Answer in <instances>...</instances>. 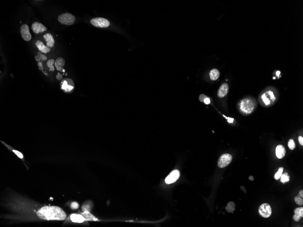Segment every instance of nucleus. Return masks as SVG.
Segmentation results:
<instances>
[{"instance_id":"nucleus-1","label":"nucleus","mask_w":303,"mask_h":227,"mask_svg":"<svg viewBox=\"0 0 303 227\" xmlns=\"http://www.w3.org/2000/svg\"><path fill=\"white\" fill-rule=\"evenodd\" d=\"M41 219L47 220H64L66 218V213L60 207L55 206H45L36 213Z\"/></svg>"},{"instance_id":"nucleus-2","label":"nucleus","mask_w":303,"mask_h":227,"mask_svg":"<svg viewBox=\"0 0 303 227\" xmlns=\"http://www.w3.org/2000/svg\"><path fill=\"white\" fill-rule=\"evenodd\" d=\"M240 109L243 114H250L253 112L255 107V103L250 99H244L240 103Z\"/></svg>"},{"instance_id":"nucleus-3","label":"nucleus","mask_w":303,"mask_h":227,"mask_svg":"<svg viewBox=\"0 0 303 227\" xmlns=\"http://www.w3.org/2000/svg\"><path fill=\"white\" fill-rule=\"evenodd\" d=\"M75 21V17L71 14L66 12L63 13L58 16V21L61 25L68 26L72 25L74 24Z\"/></svg>"},{"instance_id":"nucleus-4","label":"nucleus","mask_w":303,"mask_h":227,"mask_svg":"<svg viewBox=\"0 0 303 227\" xmlns=\"http://www.w3.org/2000/svg\"><path fill=\"white\" fill-rule=\"evenodd\" d=\"M91 24L95 27L98 28H106L110 25V22L105 18L101 17H96L90 20Z\"/></svg>"},{"instance_id":"nucleus-5","label":"nucleus","mask_w":303,"mask_h":227,"mask_svg":"<svg viewBox=\"0 0 303 227\" xmlns=\"http://www.w3.org/2000/svg\"><path fill=\"white\" fill-rule=\"evenodd\" d=\"M232 157L231 155L228 153L224 154L220 157L218 162V166L220 168L226 167L232 162Z\"/></svg>"},{"instance_id":"nucleus-6","label":"nucleus","mask_w":303,"mask_h":227,"mask_svg":"<svg viewBox=\"0 0 303 227\" xmlns=\"http://www.w3.org/2000/svg\"><path fill=\"white\" fill-rule=\"evenodd\" d=\"M259 214L264 218H268L272 214V209L270 205L264 203L259 206Z\"/></svg>"},{"instance_id":"nucleus-7","label":"nucleus","mask_w":303,"mask_h":227,"mask_svg":"<svg viewBox=\"0 0 303 227\" xmlns=\"http://www.w3.org/2000/svg\"><path fill=\"white\" fill-rule=\"evenodd\" d=\"M20 32L23 39L26 41H29L31 40L32 36L30 32L29 27L26 24H23L20 28Z\"/></svg>"},{"instance_id":"nucleus-8","label":"nucleus","mask_w":303,"mask_h":227,"mask_svg":"<svg viewBox=\"0 0 303 227\" xmlns=\"http://www.w3.org/2000/svg\"><path fill=\"white\" fill-rule=\"evenodd\" d=\"M180 176V171L178 170H172L165 179L166 184H170L176 182Z\"/></svg>"},{"instance_id":"nucleus-9","label":"nucleus","mask_w":303,"mask_h":227,"mask_svg":"<svg viewBox=\"0 0 303 227\" xmlns=\"http://www.w3.org/2000/svg\"><path fill=\"white\" fill-rule=\"evenodd\" d=\"M261 97L263 101L266 105L270 104L276 99V97L273 94V92L271 91H269L264 93Z\"/></svg>"},{"instance_id":"nucleus-10","label":"nucleus","mask_w":303,"mask_h":227,"mask_svg":"<svg viewBox=\"0 0 303 227\" xmlns=\"http://www.w3.org/2000/svg\"><path fill=\"white\" fill-rule=\"evenodd\" d=\"M31 29L33 32L35 34L44 32L47 30V28L42 24L38 22H35L33 23L31 26Z\"/></svg>"},{"instance_id":"nucleus-11","label":"nucleus","mask_w":303,"mask_h":227,"mask_svg":"<svg viewBox=\"0 0 303 227\" xmlns=\"http://www.w3.org/2000/svg\"><path fill=\"white\" fill-rule=\"evenodd\" d=\"M229 91V86L226 83H223L220 87L217 92V95L220 98H222L226 96Z\"/></svg>"},{"instance_id":"nucleus-12","label":"nucleus","mask_w":303,"mask_h":227,"mask_svg":"<svg viewBox=\"0 0 303 227\" xmlns=\"http://www.w3.org/2000/svg\"><path fill=\"white\" fill-rule=\"evenodd\" d=\"M35 45L39 50L43 53L46 54L50 51V48L45 45L40 40H38L35 43Z\"/></svg>"},{"instance_id":"nucleus-13","label":"nucleus","mask_w":303,"mask_h":227,"mask_svg":"<svg viewBox=\"0 0 303 227\" xmlns=\"http://www.w3.org/2000/svg\"><path fill=\"white\" fill-rule=\"evenodd\" d=\"M276 152L277 157L279 159H282L285 156L286 150L283 145H279L276 147Z\"/></svg>"},{"instance_id":"nucleus-14","label":"nucleus","mask_w":303,"mask_h":227,"mask_svg":"<svg viewBox=\"0 0 303 227\" xmlns=\"http://www.w3.org/2000/svg\"><path fill=\"white\" fill-rule=\"evenodd\" d=\"M55 65L57 70L63 72H65V70L63 68L65 65V60L64 58L62 57L57 58L55 60Z\"/></svg>"},{"instance_id":"nucleus-15","label":"nucleus","mask_w":303,"mask_h":227,"mask_svg":"<svg viewBox=\"0 0 303 227\" xmlns=\"http://www.w3.org/2000/svg\"><path fill=\"white\" fill-rule=\"evenodd\" d=\"M45 40L47 42L46 46L49 48H52L55 44V40L53 36L50 33H47L43 36Z\"/></svg>"},{"instance_id":"nucleus-16","label":"nucleus","mask_w":303,"mask_h":227,"mask_svg":"<svg viewBox=\"0 0 303 227\" xmlns=\"http://www.w3.org/2000/svg\"><path fill=\"white\" fill-rule=\"evenodd\" d=\"M70 219L72 221L75 223H83L85 219L82 215L77 214H72L70 215Z\"/></svg>"},{"instance_id":"nucleus-17","label":"nucleus","mask_w":303,"mask_h":227,"mask_svg":"<svg viewBox=\"0 0 303 227\" xmlns=\"http://www.w3.org/2000/svg\"><path fill=\"white\" fill-rule=\"evenodd\" d=\"M220 75V73L219 70L216 69H214L211 70L210 72V78L212 80H216Z\"/></svg>"},{"instance_id":"nucleus-18","label":"nucleus","mask_w":303,"mask_h":227,"mask_svg":"<svg viewBox=\"0 0 303 227\" xmlns=\"http://www.w3.org/2000/svg\"><path fill=\"white\" fill-rule=\"evenodd\" d=\"M82 215L84 218L85 220L89 221H96L98 219L89 212V211H84L82 214Z\"/></svg>"},{"instance_id":"nucleus-19","label":"nucleus","mask_w":303,"mask_h":227,"mask_svg":"<svg viewBox=\"0 0 303 227\" xmlns=\"http://www.w3.org/2000/svg\"><path fill=\"white\" fill-rule=\"evenodd\" d=\"M235 204L233 202H230L226 206V210L228 212L232 213L235 210Z\"/></svg>"},{"instance_id":"nucleus-20","label":"nucleus","mask_w":303,"mask_h":227,"mask_svg":"<svg viewBox=\"0 0 303 227\" xmlns=\"http://www.w3.org/2000/svg\"><path fill=\"white\" fill-rule=\"evenodd\" d=\"M55 63V61L53 59H51L48 60L47 62L46 65L48 67L50 68V70L51 71H54L55 70V67H54L53 65Z\"/></svg>"},{"instance_id":"nucleus-21","label":"nucleus","mask_w":303,"mask_h":227,"mask_svg":"<svg viewBox=\"0 0 303 227\" xmlns=\"http://www.w3.org/2000/svg\"><path fill=\"white\" fill-rule=\"evenodd\" d=\"M281 182L283 183L284 184L285 182H289V180H290V176L288 175V174L287 172H285L283 175H282L281 176Z\"/></svg>"},{"instance_id":"nucleus-22","label":"nucleus","mask_w":303,"mask_h":227,"mask_svg":"<svg viewBox=\"0 0 303 227\" xmlns=\"http://www.w3.org/2000/svg\"><path fill=\"white\" fill-rule=\"evenodd\" d=\"M283 170H284V168L283 167H280L278 171L275 174V176H274V178L276 179L277 180V179H279L281 178V175H282V173L283 172Z\"/></svg>"},{"instance_id":"nucleus-23","label":"nucleus","mask_w":303,"mask_h":227,"mask_svg":"<svg viewBox=\"0 0 303 227\" xmlns=\"http://www.w3.org/2000/svg\"><path fill=\"white\" fill-rule=\"evenodd\" d=\"M288 146L289 148L291 150H293L295 148V143L293 139H290L288 141Z\"/></svg>"},{"instance_id":"nucleus-24","label":"nucleus","mask_w":303,"mask_h":227,"mask_svg":"<svg viewBox=\"0 0 303 227\" xmlns=\"http://www.w3.org/2000/svg\"><path fill=\"white\" fill-rule=\"evenodd\" d=\"M294 201L295 203L299 205H302L303 204V198L300 197L299 195L296 196L294 198Z\"/></svg>"},{"instance_id":"nucleus-25","label":"nucleus","mask_w":303,"mask_h":227,"mask_svg":"<svg viewBox=\"0 0 303 227\" xmlns=\"http://www.w3.org/2000/svg\"><path fill=\"white\" fill-rule=\"evenodd\" d=\"M294 214L302 218L303 217V207H300L294 210Z\"/></svg>"},{"instance_id":"nucleus-26","label":"nucleus","mask_w":303,"mask_h":227,"mask_svg":"<svg viewBox=\"0 0 303 227\" xmlns=\"http://www.w3.org/2000/svg\"><path fill=\"white\" fill-rule=\"evenodd\" d=\"M79 207V205L78 203L76 202H73L71 205V208L72 209H74V210L77 209Z\"/></svg>"},{"instance_id":"nucleus-27","label":"nucleus","mask_w":303,"mask_h":227,"mask_svg":"<svg viewBox=\"0 0 303 227\" xmlns=\"http://www.w3.org/2000/svg\"><path fill=\"white\" fill-rule=\"evenodd\" d=\"M206 97H207L206 96L203 94H202L199 96V101L201 102H204V99Z\"/></svg>"},{"instance_id":"nucleus-28","label":"nucleus","mask_w":303,"mask_h":227,"mask_svg":"<svg viewBox=\"0 0 303 227\" xmlns=\"http://www.w3.org/2000/svg\"><path fill=\"white\" fill-rule=\"evenodd\" d=\"M293 218L294 220L295 221H296V222H298V221H299L301 219V218H301V217L299 216V215H298L297 214H295L293 216Z\"/></svg>"},{"instance_id":"nucleus-29","label":"nucleus","mask_w":303,"mask_h":227,"mask_svg":"<svg viewBox=\"0 0 303 227\" xmlns=\"http://www.w3.org/2000/svg\"><path fill=\"white\" fill-rule=\"evenodd\" d=\"M13 151L14 152H15V154L17 155V156L18 157H19V158H21V159H22V158H23V155H22V153H21V152H20L19 151H16V150H13Z\"/></svg>"},{"instance_id":"nucleus-30","label":"nucleus","mask_w":303,"mask_h":227,"mask_svg":"<svg viewBox=\"0 0 303 227\" xmlns=\"http://www.w3.org/2000/svg\"><path fill=\"white\" fill-rule=\"evenodd\" d=\"M298 141L299 143V144L301 145H303V137L302 136H299L298 137Z\"/></svg>"},{"instance_id":"nucleus-31","label":"nucleus","mask_w":303,"mask_h":227,"mask_svg":"<svg viewBox=\"0 0 303 227\" xmlns=\"http://www.w3.org/2000/svg\"><path fill=\"white\" fill-rule=\"evenodd\" d=\"M56 79H57V80H62V79H63V76H62V75L61 74H60L59 73H58V74L56 75Z\"/></svg>"},{"instance_id":"nucleus-32","label":"nucleus","mask_w":303,"mask_h":227,"mask_svg":"<svg viewBox=\"0 0 303 227\" xmlns=\"http://www.w3.org/2000/svg\"><path fill=\"white\" fill-rule=\"evenodd\" d=\"M204 103H205V104H209L210 103H211L210 99L208 97H206V98L204 99Z\"/></svg>"},{"instance_id":"nucleus-33","label":"nucleus","mask_w":303,"mask_h":227,"mask_svg":"<svg viewBox=\"0 0 303 227\" xmlns=\"http://www.w3.org/2000/svg\"><path fill=\"white\" fill-rule=\"evenodd\" d=\"M40 57L41 60H44V61H45V60H46L47 59V57H46V56H45V55H44V54H41V55L40 56Z\"/></svg>"},{"instance_id":"nucleus-34","label":"nucleus","mask_w":303,"mask_h":227,"mask_svg":"<svg viewBox=\"0 0 303 227\" xmlns=\"http://www.w3.org/2000/svg\"><path fill=\"white\" fill-rule=\"evenodd\" d=\"M226 118L227 119V121H228V122H229V123H233V122L234 121V119L233 118H227V117H226Z\"/></svg>"},{"instance_id":"nucleus-35","label":"nucleus","mask_w":303,"mask_h":227,"mask_svg":"<svg viewBox=\"0 0 303 227\" xmlns=\"http://www.w3.org/2000/svg\"><path fill=\"white\" fill-rule=\"evenodd\" d=\"M35 59L36 60V61H37L38 62H40V60H41V58H40V56H39V55H37L35 56Z\"/></svg>"},{"instance_id":"nucleus-36","label":"nucleus","mask_w":303,"mask_h":227,"mask_svg":"<svg viewBox=\"0 0 303 227\" xmlns=\"http://www.w3.org/2000/svg\"><path fill=\"white\" fill-rule=\"evenodd\" d=\"M299 196L300 197H301V198H303V190H300V191H299Z\"/></svg>"},{"instance_id":"nucleus-37","label":"nucleus","mask_w":303,"mask_h":227,"mask_svg":"<svg viewBox=\"0 0 303 227\" xmlns=\"http://www.w3.org/2000/svg\"><path fill=\"white\" fill-rule=\"evenodd\" d=\"M249 180H250L251 181H253L254 179V178L253 176H250V177H249Z\"/></svg>"},{"instance_id":"nucleus-38","label":"nucleus","mask_w":303,"mask_h":227,"mask_svg":"<svg viewBox=\"0 0 303 227\" xmlns=\"http://www.w3.org/2000/svg\"><path fill=\"white\" fill-rule=\"evenodd\" d=\"M241 188V189H242V190H243L245 193H246V190H245L246 189H245V188H244V187L243 186H242Z\"/></svg>"},{"instance_id":"nucleus-39","label":"nucleus","mask_w":303,"mask_h":227,"mask_svg":"<svg viewBox=\"0 0 303 227\" xmlns=\"http://www.w3.org/2000/svg\"><path fill=\"white\" fill-rule=\"evenodd\" d=\"M42 65H42V63L41 62H40H40H38V66H39V67L42 66Z\"/></svg>"},{"instance_id":"nucleus-40","label":"nucleus","mask_w":303,"mask_h":227,"mask_svg":"<svg viewBox=\"0 0 303 227\" xmlns=\"http://www.w3.org/2000/svg\"><path fill=\"white\" fill-rule=\"evenodd\" d=\"M276 75H277V76H279L280 75V74H281V72H280V71H277V72H276Z\"/></svg>"},{"instance_id":"nucleus-41","label":"nucleus","mask_w":303,"mask_h":227,"mask_svg":"<svg viewBox=\"0 0 303 227\" xmlns=\"http://www.w3.org/2000/svg\"><path fill=\"white\" fill-rule=\"evenodd\" d=\"M39 69L40 70H43V67L41 66V67H39Z\"/></svg>"},{"instance_id":"nucleus-42","label":"nucleus","mask_w":303,"mask_h":227,"mask_svg":"<svg viewBox=\"0 0 303 227\" xmlns=\"http://www.w3.org/2000/svg\"><path fill=\"white\" fill-rule=\"evenodd\" d=\"M37 54H38V55H39V56H40V55L42 54V52H40V51L38 52L37 53Z\"/></svg>"}]
</instances>
